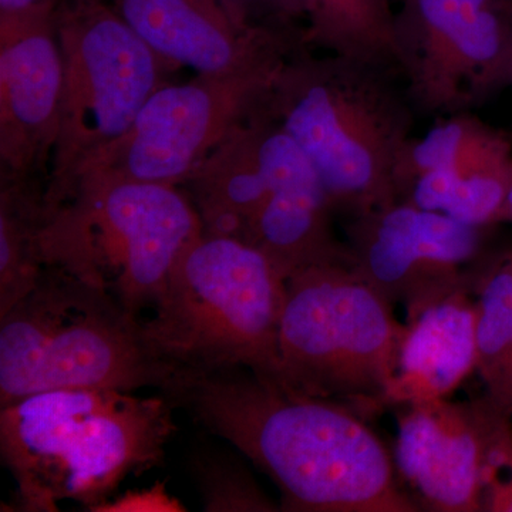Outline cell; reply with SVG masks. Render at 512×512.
<instances>
[{"label":"cell","mask_w":512,"mask_h":512,"mask_svg":"<svg viewBox=\"0 0 512 512\" xmlns=\"http://www.w3.org/2000/svg\"><path fill=\"white\" fill-rule=\"evenodd\" d=\"M510 84H512V67H511V80H510Z\"/></svg>","instance_id":"obj_29"},{"label":"cell","mask_w":512,"mask_h":512,"mask_svg":"<svg viewBox=\"0 0 512 512\" xmlns=\"http://www.w3.org/2000/svg\"><path fill=\"white\" fill-rule=\"evenodd\" d=\"M53 2L0 16V157L18 180L55 148L64 66Z\"/></svg>","instance_id":"obj_13"},{"label":"cell","mask_w":512,"mask_h":512,"mask_svg":"<svg viewBox=\"0 0 512 512\" xmlns=\"http://www.w3.org/2000/svg\"><path fill=\"white\" fill-rule=\"evenodd\" d=\"M393 70L353 57L286 62L269 93L276 123L305 151L333 210L352 217L400 202L397 170L414 111Z\"/></svg>","instance_id":"obj_3"},{"label":"cell","mask_w":512,"mask_h":512,"mask_svg":"<svg viewBox=\"0 0 512 512\" xmlns=\"http://www.w3.org/2000/svg\"><path fill=\"white\" fill-rule=\"evenodd\" d=\"M402 2H404V0H402Z\"/></svg>","instance_id":"obj_30"},{"label":"cell","mask_w":512,"mask_h":512,"mask_svg":"<svg viewBox=\"0 0 512 512\" xmlns=\"http://www.w3.org/2000/svg\"><path fill=\"white\" fill-rule=\"evenodd\" d=\"M397 407L394 463L417 503L437 512L483 511L488 448L498 420L507 413L487 396Z\"/></svg>","instance_id":"obj_12"},{"label":"cell","mask_w":512,"mask_h":512,"mask_svg":"<svg viewBox=\"0 0 512 512\" xmlns=\"http://www.w3.org/2000/svg\"><path fill=\"white\" fill-rule=\"evenodd\" d=\"M504 222H511L512 224V190L510 192V197H508L507 207H505Z\"/></svg>","instance_id":"obj_27"},{"label":"cell","mask_w":512,"mask_h":512,"mask_svg":"<svg viewBox=\"0 0 512 512\" xmlns=\"http://www.w3.org/2000/svg\"><path fill=\"white\" fill-rule=\"evenodd\" d=\"M181 507L183 505L167 494L164 485L158 484L150 490L133 491L116 500H107L96 511H184Z\"/></svg>","instance_id":"obj_25"},{"label":"cell","mask_w":512,"mask_h":512,"mask_svg":"<svg viewBox=\"0 0 512 512\" xmlns=\"http://www.w3.org/2000/svg\"><path fill=\"white\" fill-rule=\"evenodd\" d=\"M397 70L414 111H471L511 80L512 0H404Z\"/></svg>","instance_id":"obj_9"},{"label":"cell","mask_w":512,"mask_h":512,"mask_svg":"<svg viewBox=\"0 0 512 512\" xmlns=\"http://www.w3.org/2000/svg\"><path fill=\"white\" fill-rule=\"evenodd\" d=\"M160 393L264 471L281 511H420L394 457L348 403L245 366L175 369Z\"/></svg>","instance_id":"obj_1"},{"label":"cell","mask_w":512,"mask_h":512,"mask_svg":"<svg viewBox=\"0 0 512 512\" xmlns=\"http://www.w3.org/2000/svg\"><path fill=\"white\" fill-rule=\"evenodd\" d=\"M505 413L512 417V360L510 369V380H508V396L507 403H505Z\"/></svg>","instance_id":"obj_26"},{"label":"cell","mask_w":512,"mask_h":512,"mask_svg":"<svg viewBox=\"0 0 512 512\" xmlns=\"http://www.w3.org/2000/svg\"><path fill=\"white\" fill-rule=\"evenodd\" d=\"M175 407L163 393L110 389L47 390L0 406V454L19 510L76 501L96 511L128 476L164 460Z\"/></svg>","instance_id":"obj_2"},{"label":"cell","mask_w":512,"mask_h":512,"mask_svg":"<svg viewBox=\"0 0 512 512\" xmlns=\"http://www.w3.org/2000/svg\"><path fill=\"white\" fill-rule=\"evenodd\" d=\"M225 3H244L248 2V0H224Z\"/></svg>","instance_id":"obj_28"},{"label":"cell","mask_w":512,"mask_h":512,"mask_svg":"<svg viewBox=\"0 0 512 512\" xmlns=\"http://www.w3.org/2000/svg\"><path fill=\"white\" fill-rule=\"evenodd\" d=\"M406 332L352 265L303 269L286 279L276 377L373 414L386 407Z\"/></svg>","instance_id":"obj_7"},{"label":"cell","mask_w":512,"mask_h":512,"mask_svg":"<svg viewBox=\"0 0 512 512\" xmlns=\"http://www.w3.org/2000/svg\"><path fill=\"white\" fill-rule=\"evenodd\" d=\"M311 37L333 55L396 67V13L389 0H295Z\"/></svg>","instance_id":"obj_20"},{"label":"cell","mask_w":512,"mask_h":512,"mask_svg":"<svg viewBox=\"0 0 512 512\" xmlns=\"http://www.w3.org/2000/svg\"><path fill=\"white\" fill-rule=\"evenodd\" d=\"M258 153L269 195L244 242L285 279L312 266H353L348 242L333 231L328 192L305 151L276 121H259Z\"/></svg>","instance_id":"obj_14"},{"label":"cell","mask_w":512,"mask_h":512,"mask_svg":"<svg viewBox=\"0 0 512 512\" xmlns=\"http://www.w3.org/2000/svg\"><path fill=\"white\" fill-rule=\"evenodd\" d=\"M507 158H512L510 134L478 119L471 111L444 116L426 136L412 138L404 150L397 170L400 201L421 175Z\"/></svg>","instance_id":"obj_18"},{"label":"cell","mask_w":512,"mask_h":512,"mask_svg":"<svg viewBox=\"0 0 512 512\" xmlns=\"http://www.w3.org/2000/svg\"><path fill=\"white\" fill-rule=\"evenodd\" d=\"M285 63V55H279L241 72L198 74L187 83L164 84L130 130L79 180L106 174L175 187L188 183L242 117L268 99Z\"/></svg>","instance_id":"obj_10"},{"label":"cell","mask_w":512,"mask_h":512,"mask_svg":"<svg viewBox=\"0 0 512 512\" xmlns=\"http://www.w3.org/2000/svg\"><path fill=\"white\" fill-rule=\"evenodd\" d=\"M57 32L63 100L46 208L59 204L86 168L130 130L174 69L116 9L96 0H76L57 18Z\"/></svg>","instance_id":"obj_8"},{"label":"cell","mask_w":512,"mask_h":512,"mask_svg":"<svg viewBox=\"0 0 512 512\" xmlns=\"http://www.w3.org/2000/svg\"><path fill=\"white\" fill-rule=\"evenodd\" d=\"M460 289L409 320L386 406L451 399L477 370V301Z\"/></svg>","instance_id":"obj_16"},{"label":"cell","mask_w":512,"mask_h":512,"mask_svg":"<svg viewBox=\"0 0 512 512\" xmlns=\"http://www.w3.org/2000/svg\"><path fill=\"white\" fill-rule=\"evenodd\" d=\"M204 234L244 242L264 207L269 184L258 153V123L239 124L190 181Z\"/></svg>","instance_id":"obj_17"},{"label":"cell","mask_w":512,"mask_h":512,"mask_svg":"<svg viewBox=\"0 0 512 512\" xmlns=\"http://www.w3.org/2000/svg\"><path fill=\"white\" fill-rule=\"evenodd\" d=\"M43 218L40 204L18 190L3 188L0 202V318L35 288L43 265L37 232Z\"/></svg>","instance_id":"obj_22"},{"label":"cell","mask_w":512,"mask_h":512,"mask_svg":"<svg viewBox=\"0 0 512 512\" xmlns=\"http://www.w3.org/2000/svg\"><path fill=\"white\" fill-rule=\"evenodd\" d=\"M285 296L286 279L259 249L202 234L175 262L144 335L175 369L245 366L278 376Z\"/></svg>","instance_id":"obj_6"},{"label":"cell","mask_w":512,"mask_h":512,"mask_svg":"<svg viewBox=\"0 0 512 512\" xmlns=\"http://www.w3.org/2000/svg\"><path fill=\"white\" fill-rule=\"evenodd\" d=\"M477 370L485 396L505 413L512 360V249L488 254L476 281Z\"/></svg>","instance_id":"obj_21"},{"label":"cell","mask_w":512,"mask_h":512,"mask_svg":"<svg viewBox=\"0 0 512 512\" xmlns=\"http://www.w3.org/2000/svg\"><path fill=\"white\" fill-rule=\"evenodd\" d=\"M202 234L194 201L175 185L87 174L43 210L37 252L43 266L106 289L138 316L154 308L175 262Z\"/></svg>","instance_id":"obj_5"},{"label":"cell","mask_w":512,"mask_h":512,"mask_svg":"<svg viewBox=\"0 0 512 512\" xmlns=\"http://www.w3.org/2000/svg\"><path fill=\"white\" fill-rule=\"evenodd\" d=\"M512 417L503 414L488 448L483 478V511L512 512Z\"/></svg>","instance_id":"obj_24"},{"label":"cell","mask_w":512,"mask_h":512,"mask_svg":"<svg viewBox=\"0 0 512 512\" xmlns=\"http://www.w3.org/2000/svg\"><path fill=\"white\" fill-rule=\"evenodd\" d=\"M174 373L143 320L56 266H43L32 292L0 318V406L47 390L161 392Z\"/></svg>","instance_id":"obj_4"},{"label":"cell","mask_w":512,"mask_h":512,"mask_svg":"<svg viewBox=\"0 0 512 512\" xmlns=\"http://www.w3.org/2000/svg\"><path fill=\"white\" fill-rule=\"evenodd\" d=\"M511 190L512 158L431 171L414 181L403 201L473 227H494L504 224Z\"/></svg>","instance_id":"obj_19"},{"label":"cell","mask_w":512,"mask_h":512,"mask_svg":"<svg viewBox=\"0 0 512 512\" xmlns=\"http://www.w3.org/2000/svg\"><path fill=\"white\" fill-rule=\"evenodd\" d=\"M490 228L400 201L352 217L346 242L357 274L402 305L409 322L460 289H476Z\"/></svg>","instance_id":"obj_11"},{"label":"cell","mask_w":512,"mask_h":512,"mask_svg":"<svg viewBox=\"0 0 512 512\" xmlns=\"http://www.w3.org/2000/svg\"><path fill=\"white\" fill-rule=\"evenodd\" d=\"M113 8L165 62L198 74L247 70L285 55L281 39L239 26L222 0H113Z\"/></svg>","instance_id":"obj_15"},{"label":"cell","mask_w":512,"mask_h":512,"mask_svg":"<svg viewBox=\"0 0 512 512\" xmlns=\"http://www.w3.org/2000/svg\"><path fill=\"white\" fill-rule=\"evenodd\" d=\"M195 477L205 511L281 510L266 497L244 464L224 454H208L195 460Z\"/></svg>","instance_id":"obj_23"}]
</instances>
